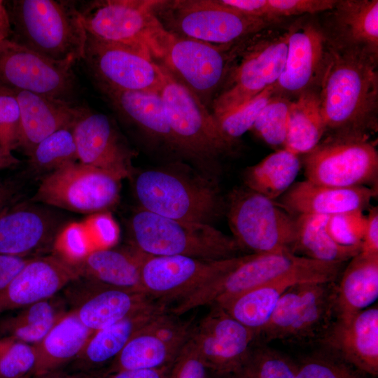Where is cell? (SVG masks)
Instances as JSON below:
<instances>
[{"label": "cell", "instance_id": "20", "mask_svg": "<svg viewBox=\"0 0 378 378\" xmlns=\"http://www.w3.org/2000/svg\"><path fill=\"white\" fill-rule=\"evenodd\" d=\"M288 31L286 62L274 85L276 94L288 98L314 90L327 55V40L317 23L312 20L296 22Z\"/></svg>", "mask_w": 378, "mask_h": 378}, {"label": "cell", "instance_id": "43", "mask_svg": "<svg viewBox=\"0 0 378 378\" xmlns=\"http://www.w3.org/2000/svg\"><path fill=\"white\" fill-rule=\"evenodd\" d=\"M365 375L328 349L297 365L296 378H367Z\"/></svg>", "mask_w": 378, "mask_h": 378}, {"label": "cell", "instance_id": "11", "mask_svg": "<svg viewBox=\"0 0 378 378\" xmlns=\"http://www.w3.org/2000/svg\"><path fill=\"white\" fill-rule=\"evenodd\" d=\"M303 165L306 180L314 183L377 192L378 152L369 136L328 134L304 154Z\"/></svg>", "mask_w": 378, "mask_h": 378}, {"label": "cell", "instance_id": "1", "mask_svg": "<svg viewBox=\"0 0 378 378\" xmlns=\"http://www.w3.org/2000/svg\"><path fill=\"white\" fill-rule=\"evenodd\" d=\"M327 40V39H326ZM378 54L327 41L317 92L328 134L369 136L378 125Z\"/></svg>", "mask_w": 378, "mask_h": 378}, {"label": "cell", "instance_id": "21", "mask_svg": "<svg viewBox=\"0 0 378 378\" xmlns=\"http://www.w3.org/2000/svg\"><path fill=\"white\" fill-rule=\"evenodd\" d=\"M78 161L111 172L122 180L132 173V153L108 116L83 107L73 126Z\"/></svg>", "mask_w": 378, "mask_h": 378}, {"label": "cell", "instance_id": "5", "mask_svg": "<svg viewBox=\"0 0 378 378\" xmlns=\"http://www.w3.org/2000/svg\"><path fill=\"white\" fill-rule=\"evenodd\" d=\"M160 0H99L78 8L88 36L162 59L172 37L158 15Z\"/></svg>", "mask_w": 378, "mask_h": 378}, {"label": "cell", "instance_id": "31", "mask_svg": "<svg viewBox=\"0 0 378 378\" xmlns=\"http://www.w3.org/2000/svg\"><path fill=\"white\" fill-rule=\"evenodd\" d=\"M99 89L121 115L150 137L176 149L164 105L159 92Z\"/></svg>", "mask_w": 378, "mask_h": 378}, {"label": "cell", "instance_id": "6", "mask_svg": "<svg viewBox=\"0 0 378 378\" xmlns=\"http://www.w3.org/2000/svg\"><path fill=\"white\" fill-rule=\"evenodd\" d=\"M129 230L132 246L153 256L186 255L217 260L237 256L234 239L211 224L164 217L140 209Z\"/></svg>", "mask_w": 378, "mask_h": 378}, {"label": "cell", "instance_id": "12", "mask_svg": "<svg viewBox=\"0 0 378 378\" xmlns=\"http://www.w3.org/2000/svg\"><path fill=\"white\" fill-rule=\"evenodd\" d=\"M164 69V81L159 93L176 149L190 158L213 162L227 152L232 145L223 136L206 106Z\"/></svg>", "mask_w": 378, "mask_h": 378}, {"label": "cell", "instance_id": "46", "mask_svg": "<svg viewBox=\"0 0 378 378\" xmlns=\"http://www.w3.org/2000/svg\"><path fill=\"white\" fill-rule=\"evenodd\" d=\"M20 134V111L16 98L0 92V149L7 157L18 148Z\"/></svg>", "mask_w": 378, "mask_h": 378}, {"label": "cell", "instance_id": "37", "mask_svg": "<svg viewBox=\"0 0 378 378\" xmlns=\"http://www.w3.org/2000/svg\"><path fill=\"white\" fill-rule=\"evenodd\" d=\"M300 169L299 155L283 148L248 167L244 181L246 188L276 201L293 186Z\"/></svg>", "mask_w": 378, "mask_h": 378}, {"label": "cell", "instance_id": "29", "mask_svg": "<svg viewBox=\"0 0 378 378\" xmlns=\"http://www.w3.org/2000/svg\"><path fill=\"white\" fill-rule=\"evenodd\" d=\"M86 280V279H85ZM88 281L89 293L74 310L81 322L96 332L159 300L141 292L109 287Z\"/></svg>", "mask_w": 378, "mask_h": 378}, {"label": "cell", "instance_id": "47", "mask_svg": "<svg viewBox=\"0 0 378 378\" xmlns=\"http://www.w3.org/2000/svg\"><path fill=\"white\" fill-rule=\"evenodd\" d=\"M337 0H267L266 19L273 23L284 18L326 13Z\"/></svg>", "mask_w": 378, "mask_h": 378}, {"label": "cell", "instance_id": "48", "mask_svg": "<svg viewBox=\"0 0 378 378\" xmlns=\"http://www.w3.org/2000/svg\"><path fill=\"white\" fill-rule=\"evenodd\" d=\"M168 378H210V372L188 340L173 361Z\"/></svg>", "mask_w": 378, "mask_h": 378}, {"label": "cell", "instance_id": "57", "mask_svg": "<svg viewBox=\"0 0 378 378\" xmlns=\"http://www.w3.org/2000/svg\"><path fill=\"white\" fill-rule=\"evenodd\" d=\"M210 378H232L230 374H217L210 372Z\"/></svg>", "mask_w": 378, "mask_h": 378}, {"label": "cell", "instance_id": "58", "mask_svg": "<svg viewBox=\"0 0 378 378\" xmlns=\"http://www.w3.org/2000/svg\"><path fill=\"white\" fill-rule=\"evenodd\" d=\"M86 378H88V377H86Z\"/></svg>", "mask_w": 378, "mask_h": 378}, {"label": "cell", "instance_id": "51", "mask_svg": "<svg viewBox=\"0 0 378 378\" xmlns=\"http://www.w3.org/2000/svg\"><path fill=\"white\" fill-rule=\"evenodd\" d=\"M172 364L157 369L121 370L99 378H168Z\"/></svg>", "mask_w": 378, "mask_h": 378}, {"label": "cell", "instance_id": "33", "mask_svg": "<svg viewBox=\"0 0 378 378\" xmlns=\"http://www.w3.org/2000/svg\"><path fill=\"white\" fill-rule=\"evenodd\" d=\"M340 276L336 286V317L365 309L378 298V254L360 252L349 260Z\"/></svg>", "mask_w": 378, "mask_h": 378}, {"label": "cell", "instance_id": "41", "mask_svg": "<svg viewBox=\"0 0 378 378\" xmlns=\"http://www.w3.org/2000/svg\"><path fill=\"white\" fill-rule=\"evenodd\" d=\"M274 94V85L270 86L244 104L214 117L220 132L230 145L251 130L260 113Z\"/></svg>", "mask_w": 378, "mask_h": 378}, {"label": "cell", "instance_id": "22", "mask_svg": "<svg viewBox=\"0 0 378 378\" xmlns=\"http://www.w3.org/2000/svg\"><path fill=\"white\" fill-rule=\"evenodd\" d=\"M78 278L73 266L62 258L55 255L31 258L0 290V314L52 298Z\"/></svg>", "mask_w": 378, "mask_h": 378}, {"label": "cell", "instance_id": "55", "mask_svg": "<svg viewBox=\"0 0 378 378\" xmlns=\"http://www.w3.org/2000/svg\"><path fill=\"white\" fill-rule=\"evenodd\" d=\"M35 378H86V377H83V376L78 375V374H58L55 372L47 374L36 376Z\"/></svg>", "mask_w": 378, "mask_h": 378}, {"label": "cell", "instance_id": "10", "mask_svg": "<svg viewBox=\"0 0 378 378\" xmlns=\"http://www.w3.org/2000/svg\"><path fill=\"white\" fill-rule=\"evenodd\" d=\"M227 219L241 249L251 253H293L295 216L272 200L247 188L233 190L227 204Z\"/></svg>", "mask_w": 378, "mask_h": 378}, {"label": "cell", "instance_id": "54", "mask_svg": "<svg viewBox=\"0 0 378 378\" xmlns=\"http://www.w3.org/2000/svg\"><path fill=\"white\" fill-rule=\"evenodd\" d=\"M18 160L13 157L6 156L0 149V169H4L18 163Z\"/></svg>", "mask_w": 378, "mask_h": 378}, {"label": "cell", "instance_id": "36", "mask_svg": "<svg viewBox=\"0 0 378 378\" xmlns=\"http://www.w3.org/2000/svg\"><path fill=\"white\" fill-rule=\"evenodd\" d=\"M326 133L317 91H307L291 101L284 148L298 155H304L321 141Z\"/></svg>", "mask_w": 378, "mask_h": 378}, {"label": "cell", "instance_id": "28", "mask_svg": "<svg viewBox=\"0 0 378 378\" xmlns=\"http://www.w3.org/2000/svg\"><path fill=\"white\" fill-rule=\"evenodd\" d=\"M144 255L133 246L130 249L97 248L71 265L79 278L106 286L144 293L141 266Z\"/></svg>", "mask_w": 378, "mask_h": 378}, {"label": "cell", "instance_id": "44", "mask_svg": "<svg viewBox=\"0 0 378 378\" xmlns=\"http://www.w3.org/2000/svg\"><path fill=\"white\" fill-rule=\"evenodd\" d=\"M36 363L34 344L10 339L0 356V378H23L32 373Z\"/></svg>", "mask_w": 378, "mask_h": 378}, {"label": "cell", "instance_id": "25", "mask_svg": "<svg viewBox=\"0 0 378 378\" xmlns=\"http://www.w3.org/2000/svg\"><path fill=\"white\" fill-rule=\"evenodd\" d=\"M377 192L366 186L336 187L308 180L294 183L276 203L290 215L331 216L368 208Z\"/></svg>", "mask_w": 378, "mask_h": 378}, {"label": "cell", "instance_id": "8", "mask_svg": "<svg viewBox=\"0 0 378 378\" xmlns=\"http://www.w3.org/2000/svg\"><path fill=\"white\" fill-rule=\"evenodd\" d=\"M157 15L170 33L218 46H234L273 24L247 16L219 0L162 1Z\"/></svg>", "mask_w": 378, "mask_h": 378}, {"label": "cell", "instance_id": "27", "mask_svg": "<svg viewBox=\"0 0 378 378\" xmlns=\"http://www.w3.org/2000/svg\"><path fill=\"white\" fill-rule=\"evenodd\" d=\"M320 25L327 41L344 48L378 54V1L337 0Z\"/></svg>", "mask_w": 378, "mask_h": 378}, {"label": "cell", "instance_id": "39", "mask_svg": "<svg viewBox=\"0 0 378 378\" xmlns=\"http://www.w3.org/2000/svg\"><path fill=\"white\" fill-rule=\"evenodd\" d=\"M297 364L285 355L264 346H253L232 378H296Z\"/></svg>", "mask_w": 378, "mask_h": 378}, {"label": "cell", "instance_id": "18", "mask_svg": "<svg viewBox=\"0 0 378 378\" xmlns=\"http://www.w3.org/2000/svg\"><path fill=\"white\" fill-rule=\"evenodd\" d=\"M210 307L193 324L189 340L210 372L232 374L244 362L257 336L223 309Z\"/></svg>", "mask_w": 378, "mask_h": 378}, {"label": "cell", "instance_id": "2", "mask_svg": "<svg viewBox=\"0 0 378 378\" xmlns=\"http://www.w3.org/2000/svg\"><path fill=\"white\" fill-rule=\"evenodd\" d=\"M344 263L321 262L287 251L237 255L228 270L176 302L169 312L180 316L197 307L221 304L248 290L277 281H336Z\"/></svg>", "mask_w": 378, "mask_h": 378}, {"label": "cell", "instance_id": "30", "mask_svg": "<svg viewBox=\"0 0 378 378\" xmlns=\"http://www.w3.org/2000/svg\"><path fill=\"white\" fill-rule=\"evenodd\" d=\"M168 310L166 303L156 301L137 312L94 332L75 360L79 365L85 368H97L111 363L136 332Z\"/></svg>", "mask_w": 378, "mask_h": 378}, {"label": "cell", "instance_id": "45", "mask_svg": "<svg viewBox=\"0 0 378 378\" xmlns=\"http://www.w3.org/2000/svg\"><path fill=\"white\" fill-rule=\"evenodd\" d=\"M365 227L366 215L362 211L331 216L327 223L328 231L337 243L360 248Z\"/></svg>", "mask_w": 378, "mask_h": 378}, {"label": "cell", "instance_id": "9", "mask_svg": "<svg viewBox=\"0 0 378 378\" xmlns=\"http://www.w3.org/2000/svg\"><path fill=\"white\" fill-rule=\"evenodd\" d=\"M336 281L302 282L281 296L259 335L264 341H320L336 317Z\"/></svg>", "mask_w": 378, "mask_h": 378}, {"label": "cell", "instance_id": "14", "mask_svg": "<svg viewBox=\"0 0 378 378\" xmlns=\"http://www.w3.org/2000/svg\"><path fill=\"white\" fill-rule=\"evenodd\" d=\"M72 66L10 39L0 41V90L27 91L74 104L78 82Z\"/></svg>", "mask_w": 378, "mask_h": 378}, {"label": "cell", "instance_id": "19", "mask_svg": "<svg viewBox=\"0 0 378 378\" xmlns=\"http://www.w3.org/2000/svg\"><path fill=\"white\" fill-rule=\"evenodd\" d=\"M167 311L136 332L106 374L170 365L188 340L192 325Z\"/></svg>", "mask_w": 378, "mask_h": 378}, {"label": "cell", "instance_id": "40", "mask_svg": "<svg viewBox=\"0 0 378 378\" xmlns=\"http://www.w3.org/2000/svg\"><path fill=\"white\" fill-rule=\"evenodd\" d=\"M29 157L31 165L36 170L49 173L78 161L73 127L49 135L36 146Z\"/></svg>", "mask_w": 378, "mask_h": 378}, {"label": "cell", "instance_id": "56", "mask_svg": "<svg viewBox=\"0 0 378 378\" xmlns=\"http://www.w3.org/2000/svg\"><path fill=\"white\" fill-rule=\"evenodd\" d=\"M10 342V339L4 337L2 340H0V356L4 352V351L7 347L8 344Z\"/></svg>", "mask_w": 378, "mask_h": 378}, {"label": "cell", "instance_id": "53", "mask_svg": "<svg viewBox=\"0 0 378 378\" xmlns=\"http://www.w3.org/2000/svg\"><path fill=\"white\" fill-rule=\"evenodd\" d=\"M12 197V188L7 184L0 182V211L10 204Z\"/></svg>", "mask_w": 378, "mask_h": 378}, {"label": "cell", "instance_id": "23", "mask_svg": "<svg viewBox=\"0 0 378 378\" xmlns=\"http://www.w3.org/2000/svg\"><path fill=\"white\" fill-rule=\"evenodd\" d=\"M320 342L364 374L377 376L378 308L336 317Z\"/></svg>", "mask_w": 378, "mask_h": 378}, {"label": "cell", "instance_id": "38", "mask_svg": "<svg viewBox=\"0 0 378 378\" xmlns=\"http://www.w3.org/2000/svg\"><path fill=\"white\" fill-rule=\"evenodd\" d=\"M66 314L53 297L19 309L0 321V334L14 341L36 344Z\"/></svg>", "mask_w": 378, "mask_h": 378}, {"label": "cell", "instance_id": "16", "mask_svg": "<svg viewBox=\"0 0 378 378\" xmlns=\"http://www.w3.org/2000/svg\"><path fill=\"white\" fill-rule=\"evenodd\" d=\"M232 46H218L172 34L162 62L173 77L205 106L223 85L232 57Z\"/></svg>", "mask_w": 378, "mask_h": 378}, {"label": "cell", "instance_id": "4", "mask_svg": "<svg viewBox=\"0 0 378 378\" xmlns=\"http://www.w3.org/2000/svg\"><path fill=\"white\" fill-rule=\"evenodd\" d=\"M134 191L141 209L177 220L211 224L222 207L214 179L183 167L141 172Z\"/></svg>", "mask_w": 378, "mask_h": 378}, {"label": "cell", "instance_id": "24", "mask_svg": "<svg viewBox=\"0 0 378 378\" xmlns=\"http://www.w3.org/2000/svg\"><path fill=\"white\" fill-rule=\"evenodd\" d=\"M59 226V218L46 209L10 204L0 211V254L28 257L54 242Z\"/></svg>", "mask_w": 378, "mask_h": 378}, {"label": "cell", "instance_id": "26", "mask_svg": "<svg viewBox=\"0 0 378 378\" xmlns=\"http://www.w3.org/2000/svg\"><path fill=\"white\" fill-rule=\"evenodd\" d=\"M12 94L20 111L18 147L28 156L36 146L56 131L74 126L83 107L23 90H0Z\"/></svg>", "mask_w": 378, "mask_h": 378}, {"label": "cell", "instance_id": "50", "mask_svg": "<svg viewBox=\"0 0 378 378\" xmlns=\"http://www.w3.org/2000/svg\"><path fill=\"white\" fill-rule=\"evenodd\" d=\"M30 258L0 254V290L20 272Z\"/></svg>", "mask_w": 378, "mask_h": 378}, {"label": "cell", "instance_id": "49", "mask_svg": "<svg viewBox=\"0 0 378 378\" xmlns=\"http://www.w3.org/2000/svg\"><path fill=\"white\" fill-rule=\"evenodd\" d=\"M360 252L367 254H378V208L372 206L366 215V227L363 235Z\"/></svg>", "mask_w": 378, "mask_h": 378}, {"label": "cell", "instance_id": "17", "mask_svg": "<svg viewBox=\"0 0 378 378\" xmlns=\"http://www.w3.org/2000/svg\"><path fill=\"white\" fill-rule=\"evenodd\" d=\"M234 258L217 260L186 255H144L141 266L143 292L168 304L177 302L225 272Z\"/></svg>", "mask_w": 378, "mask_h": 378}, {"label": "cell", "instance_id": "35", "mask_svg": "<svg viewBox=\"0 0 378 378\" xmlns=\"http://www.w3.org/2000/svg\"><path fill=\"white\" fill-rule=\"evenodd\" d=\"M299 282L281 280L263 284L216 305L258 337L268 323L282 294Z\"/></svg>", "mask_w": 378, "mask_h": 378}, {"label": "cell", "instance_id": "32", "mask_svg": "<svg viewBox=\"0 0 378 378\" xmlns=\"http://www.w3.org/2000/svg\"><path fill=\"white\" fill-rule=\"evenodd\" d=\"M94 332L86 327L74 310L66 313L38 343L34 344L36 363L35 376L55 372L76 359Z\"/></svg>", "mask_w": 378, "mask_h": 378}, {"label": "cell", "instance_id": "15", "mask_svg": "<svg viewBox=\"0 0 378 378\" xmlns=\"http://www.w3.org/2000/svg\"><path fill=\"white\" fill-rule=\"evenodd\" d=\"M87 36L83 60L99 88L160 92L162 65L135 48Z\"/></svg>", "mask_w": 378, "mask_h": 378}, {"label": "cell", "instance_id": "13", "mask_svg": "<svg viewBox=\"0 0 378 378\" xmlns=\"http://www.w3.org/2000/svg\"><path fill=\"white\" fill-rule=\"evenodd\" d=\"M122 181L111 172L76 161L50 172L31 200L78 213H100L117 202Z\"/></svg>", "mask_w": 378, "mask_h": 378}, {"label": "cell", "instance_id": "34", "mask_svg": "<svg viewBox=\"0 0 378 378\" xmlns=\"http://www.w3.org/2000/svg\"><path fill=\"white\" fill-rule=\"evenodd\" d=\"M329 217L314 214L295 216L294 254L325 262H345L360 252V247L342 246L331 237L327 229Z\"/></svg>", "mask_w": 378, "mask_h": 378}, {"label": "cell", "instance_id": "7", "mask_svg": "<svg viewBox=\"0 0 378 378\" xmlns=\"http://www.w3.org/2000/svg\"><path fill=\"white\" fill-rule=\"evenodd\" d=\"M288 34V29L280 32L268 28L233 47L224 87L212 102L214 117L276 84L286 62Z\"/></svg>", "mask_w": 378, "mask_h": 378}, {"label": "cell", "instance_id": "42", "mask_svg": "<svg viewBox=\"0 0 378 378\" xmlns=\"http://www.w3.org/2000/svg\"><path fill=\"white\" fill-rule=\"evenodd\" d=\"M291 100L274 94L257 118L251 130L267 144L284 148Z\"/></svg>", "mask_w": 378, "mask_h": 378}, {"label": "cell", "instance_id": "52", "mask_svg": "<svg viewBox=\"0 0 378 378\" xmlns=\"http://www.w3.org/2000/svg\"><path fill=\"white\" fill-rule=\"evenodd\" d=\"M12 27L4 1L0 0V41L10 39Z\"/></svg>", "mask_w": 378, "mask_h": 378}, {"label": "cell", "instance_id": "59", "mask_svg": "<svg viewBox=\"0 0 378 378\" xmlns=\"http://www.w3.org/2000/svg\"></svg>", "mask_w": 378, "mask_h": 378}, {"label": "cell", "instance_id": "3", "mask_svg": "<svg viewBox=\"0 0 378 378\" xmlns=\"http://www.w3.org/2000/svg\"><path fill=\"white\" fill-rule=\"evenodd\" d=\"M7 5L10 40L55 62L73 66L83 59L88 36L75 1L14 0Z\"/></svg>", "mask_w": 378, "mask_h": 378}]
</instances>
